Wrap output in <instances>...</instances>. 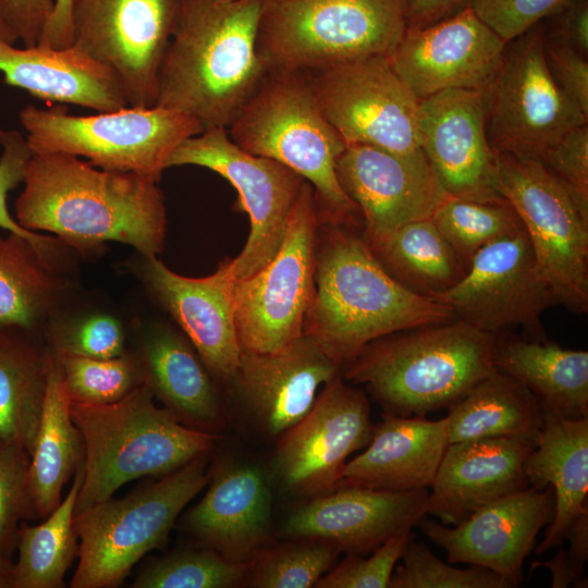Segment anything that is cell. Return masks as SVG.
<instances>
[{
  "mask_svg": "<svg viewBox=\"0 0 588 588\" xmlns=\"http://www.w3.org/2000/svg\"><path fill=\"white\" fill-rule=\"evenodd\" d=\"M23 183L15 220L26 230L52 233L81 252L99 250L107 242L130 245L142 256L162 252L166 207L155 181L47 152L32 155Z\"/></svg>",
  "mask_w": 588,
  "mask_h": 588,
  "instance_id": "6da1fadb",
  "label": "cell"
},
{
  "mask_svg": "<svg viewBox=\"0 0 588 588\" xmlns=\"http://www.w3.org/2000/svg\"><path fill=\"white\" fill-rule=\"evenodd\" d=\"M262 0H181L156 106L228 127L268 71L257 49Z\"/></svg>",
  "mask_w": 588,
  "mask_h": 588,
  "instance_id": "7a4b0ae2",
  "label": "cell"
},
{
  "mask_svg": "<svg viewBox=\"0 0 588 588\" xmlns=\"http://www.w3.org/2000/svg\"><path fill=\"white\" fill-rule=\"evenodd\" d=\"M331 225L316 255L315 293L304 334L340 367L375 340L456 318L448 305L392 278L365 238L342 224Z\"/></svg>",
  "mask_w": 588,
  "mask_h": 588,
  "instance_id": "3957f363",
  "label": "cell"
},
{
  "mask_svg": "<svg viewBox=\"0 0 588 588\" xmlns=\"http://www.w3.org/2000/svg\"><path fill=\"white\" fill-rule=\"evenodd\" d=\"M494 338L458 318L395 332L366 345L344 378L364 384L384 414L425 417L498 371Z\"/></svg>",
  "mask_w": 588,
  "mask_h": 588,
  "instance_id": "277c9868",
  "label": "cell"
},
{
  "mask_svg": "<svg viewBox=\"0 0 588 588\" xmlns=\"http://www.w3.org/2000/svg\"><path fill=\"white\" fill-rule=\"evenodd\" d=\"M154 399L144 382L114 403L71 402L84 446L75 514L126 482L166 476L212 450L215 434L184 425Z\"/></svg>",
  "mask_w": 588,
  "mask_h": 588,
  "instance_id": "5b68a950",
  "label": "cell"
},
{
  "mask_svg": "<svg viewBox=\"0 0 588 588\" xmlns=\"http://www.w3.org/2000/svg\"><path fill=\"white\" fill-rule=\"evenodd\" d=\"M226 131L242 149L307 181L328 222L348 224L360 215L336 176L346 144L323 115L307 73L268 72Z\"/></svg>",
  "mask_w": 588,
  "mask_h": 588,
  "instance_id": "8992f818",
  "label": "cell"
},
{
  "mask_svg": "<svg viewBox=\"0 0 588 588\" xmlns=\"http://www.w3.org/2000/svg\"><path fill=\"white\" fill-rule=\"evenodd\" d=\"M408 22V0H262L257 49L268 72L309 73L389 57Z\"/></svg>",
  "mask_w": 588,
  "mask_h": 588,
  "instance_id": "52a82bcc",
  "label": "cell"
},
{
  "mask_svg": "<svg viewBox=\"0 0 588 588\" xmlns=\"http://www.w3.org/2000/svg\"><path fill=\"white\" fill-rule=\"evenodd\" d=\"M206 455L75 514L78 563L72 588H115L133 566L163 546L184 507L208 483Z\"/></svg>",
  "mask_w": 588,
  "mask_h": 588,
  "instance_id": "ba28073f",
  "label": "cell"
},
{
  "mask_svg": "<svg viewBox=\"0 0 588 588\" xmlns=\"http://www.w3.org/2000/svg\"><path fill=\"white\" fill-rule=\"evenodd\" d=\"M20 122L33 154L84 157L97 168L137 173L157 183L172 151L204 131L193 117L159 106L90 115L70 114L62 106H27Z\"/></svg>",
  "mask_w": 588,
  "mask_h": 588,
  "instance_id": "9c48e42d",
  "label": "cell"
},
{
  "mask_svg": "<svg viewBox=\"0 0 588 588\" xmlns=\"http://www.w3.org/2000/svg\"><path fill=\"white\" fill-rule=\"evenodd\" d=\"M319 219L314 188L304 181L275 255L254 274L235 281V326L243 352H275L304 333L315 293Z\"/></svg>",
  "mask_w": 588,
  "mask_h": 588,
  "instance_id": "30bf717a",
  "label": "cell"
},
{
  "mask_svg": "<svg viewBox=\"0 0 588 588\" xmlns=\"http://www.w3.org/2000/svg\"><path fill=\"white\" fill-rule=\"evenodd\" d=\"M497 173L499 193L518 215L555 304L586 314L588 218L539 161L497 154Z\"/></svg>",
  "mask_w": 588,
  "mask_h": 588,
  "instance_id": "8fae6325",
  "label": "cell"
},
{
  "mask_svg": "<svg viewBox=\"0 0 588 588\" xmlns=\"http://www.w3.org/2000/svg\"><path fill=\"white\" fill-rule=\"evenodd\" d=\"M483 96L487 137L497 154L540 161L562 136L588 121L548 70L543 21L506 44Z\"/></svg>",
  "mask_w": 588,
  "mask_h": 588,
  "instance_id": "7c38bea8",
  "label": "cell"
},
{
  "mask_svg": "<svg viewBox=\"0 0 588 588\" xmlns=\"http://www.w3.org/2000/svg\"><path fill=\"white\" fill-rule=\"evenodd\" d=\"M166 166L207 168L237 191L236 206L248 215L250 231L244 248L233 258L236 280L254 274L272 259L305 181L302 176L274 160L242 149L225 127H208L188 137L172 151Z\"/></svg>",
  "mask_w": 588,
  "mask_h": 588,
  "instance_id": "4fadbf2b",
  "label": "cell"
},
{
  "mask_svg": "<svg viewBox=\"0 0 588 588\" xmlns=\"http://www.w3.org/2000/svg\"><path fill=\"white\" fill-rule=\"evenodd\" d=\"M181 0H72V45L109 66L130 107L156 106Z\"/></svg>",
  "mask_w": 588,
  "mask_h": 588,
  "instance_id": "5bb4252c",
  "label": "cell"
},
{
  "mask_svg": "<svg viewBox=\"0 0 588 588\" xmlns=\"http://www.w3.org/2000/svg\"><path fill=\"white\" fill-rule=\"evenodd\" d=\"M307 75L323 115L346 145L397 155L421 150L418 100L388 56L345 61Z\"/></svg>",
  "mask_w": 588,
  "mask_h": 588,
  "instance_id": "9a60e30c",
  "label": "cell"
},
{
  "mask_svg": "<svg viewBox=\"0 0 588 588\" xmlns=\"http://www.w3.org/2000/svg\"><path fill=\"white\" fill-rule=\"evenodd\" d=\"M456 318L493 335L523 327L544 341L543 311L555 304L524 228L480 248L463 279L434 298Z\"/></svg>",
  "mask_w": 588,
  "mask_h": 588,
  "instance_id": "2e32d148",
  "label": "cell"
},
{
  "mask_svg": "<svg viewBox=\"0 0 588 588\" xmlns=\"http://www.w3.org/2000/svg\"><path fill=\"white\" fill-rule=\"evenodd\" d=\"M372 428L366 395L338 375L311 409L283 432L275 458L281 482L304 494L335 489L348 456L369 443Z\"/></svg>",
  "mask_w": 588,
  "mask_h": 588,
  "instance_id": "e0dca14e",
  "label": "cell"
},
{
  "mask_svg": "<svg viewBox=\"0 0 588 588\" xmlns=\"http://www.w3.org/2000/svg\"><path fill=\"white\" fill-rule=\"evenodd\" d=\"M335 171L364 219V238L371 249L404 224L431 218L451 197L422 150L397 155L368 145H346Z\"/></svg>",
  "mask_w": 588,
  "mask_h": 588,
  "instance_id": "ac0fdd59",
  "label": "cell"
},
{
  "mask_svg": "<svg viewBox=\"0 0 588 588\" xmlns=\"http://www.w3.org/2000/svg\"><path fill=\"white\" fill-rule=\"evenodd\" d=\"M506 44L468 5L426 27H408L389 59L419 101L445 89L483 91Z\"/></svg>",
  "mask_w": 588,
  "mask_h": 588,
  "instance_id": "d6986e66",
  "label": "cell"
},
{
  "mask_svg": "<svg viewBox=\"0 0 588 588\" xmlns=\"http://www.w3.org/2000/svg\"><path fill=\"white\" fill-rule=\"evenodd\" d=\"M420 148L454 198L505 201L498 189L497 154L486 131L481 90L445 89L418 101Z\"/></svg>",
  "mask_w": 588,
  "mask_h": 588,
  "instance_id": "ffe728a7",
  "label": "cell"
},
{
  "mask_svg": "<svg viewBox=\"0 0 588 588\" xmlns=\"http://www.w3.org/2000/svg\"><path fill=\"white\" fill-rule=\"evenodd\" d=\"M554 512L553 488L529 486L486 504L452 528L426 517L418 526L445 550L449 563L488 568L513 588L523 581L524 561Z\"/></svg>",
  "mask_w": 588,
  "mask_h": 588,
  "instance_id": "44dd1931",
  "label": "cell"
},
{
  "mask_svg": "<svg viewBox=\"0 0 588 588\" xmlns=\"http://www.w3.org/2000/svg\"><path fill=\"white\" fill-rule=\"evenodd\" d=\"M429 489L393 492L339 486L297 507L284 535L318 539L347 554H367L427 516Z\"/></svg>",
  "mask_w": 588,
  "mask_h": 588,
  "instance_id": "7402d4cb",
  "label": "cell"
},
{
  "mask_svg": "<svg viewBox=\"0 0 588 588\" xmlns=\"http://www.w3.org/2000/svg\"><path fill=\"white\" fill-rule=\"evenodd\" d=\"M140 274L183 330L207 369L221 379L235 376L242 348L234 315L233 259L203 278L181 275L157 256H142Z\"/></svg>",
  "mask_w": 588,
  "mask_h": 588,
  "instance_id": "603a6c76",
  "label": "cell"
},
{
  "mask_svg": "<svg viewBox=\"0 0 588 588\" xmlns=\"http://www.w3.org/2000/svg\"><path fill=\"white\" fill-rule=\"evenodd\" d=\"M535 444L497 437L449 443L427 499V514L457 525L486 504L529 487Z\"/></svg>",
  "mask_w": 588,
  "mask_h": 588,
  "instance_id": "cb8c5ba5",
  "label": "cell"
},
{
  "mask_svg": "<svg viewBox=\"0 0 588 588\" xmlns=\"http://www.w3.org/2000/svg\"><path fill=\"white\" fill-rule=\"evenodd\" d=\"M340 368L303 333L275 352L242 351L234 378L266 430L280 434L311 409L319 388L340 375Z\"/></svg>",
  "mask_w": 588,
  "mask_h": 588,
  "instance_id": "d4e9b609",
  "label": "cell"
},
{
  "mask_svg": "<svg viewBox=\"0 0 588 588\" xmlns=\"http://www.w3.org/2000/svg\"><path fill=\"white\" fill-rule=\"evenodd\" d=\"M271 491L253 464L218 469L203 499L182 517V528L225 559L248 562L269 535Z\"/></svg>",
  "mask_w": 588,
  "mask_h": 588,
  "instance_id": "484cf974",
  "label": "cell"
},
{
  "mask_svg": "<svg viewBox=\"0 0 588 588\" xmlns=\"http://www.w3.org/2000/svg\"><path fill=\"white\" fill-rule=\"evenodd\" d=\"M448 445L445 417L384 414L364 452L346 462L339 486L393 492L430 489Z\"/></svg>",
  "mask_w": 588,
  "mask_h": 588,
  "instance_id": "4316f807",
  "label": "cell"
},
{
  "mask_svg": "<svg viewBox=\"0 0 588 588\" xmlns=\"http://www.w3.org/2000/svg\"><path fill=\"white\" fill-rule=\"evenodd\" d=\"M0 72L8 85L45 101L77 105L97 112L128 107L118 75L74 45L16 48L0 42Z\"/></svg>",
  "mask_w": 588,
  "mask_h": 588,
  "instance_id": "83f0119b",
  "label": "cell"
},
{
  "mask_svg": "<svg viewBox=\"0 0 588 588\" xmlns=\"http://www.w3.org/2000/svg\"><path fill=\"white\" fill-rule=\"evenodd\" d=\"M539 439L526 462L529 486H551L555 512L537 555L559 548L577 516L588 511V417L568 419L543 413Z\"/></svg>",
  "mask_w": 588,
  "mask_h": 588,
  "instance_id": "f1b7e54d",
  "label": "cell"
},
{
  "mask_svg": "<svg viewBox=\"0 0 588 588\" xmlns=\"http://www.w3.org/2000/svg\"><path fill=\"white\" fill-rule=\"evenodd\" d=\"M498 371L523 384L543 413L568 419L588 417V352L548 340H524L511 332L494 335Z\"/></svg>",
  "mask_w": 588,
  "mask_h": 588,
  "instance_id": "f546056e",
  "label": "cell"
},
{
  "mask_svg": "<svg viewBox=\"0 0 588 588\" xmlns=\"http://www.w3.org/2000/svg\"><path fill=\"white\" fill-rule=\"evenodd\" d=\"M137 357L145 383L177 420L200 430L218 422L220 405L209 370L187 339L154 328L143 338Z\"/></svg>",
  "mask_w": 588,
  "mask_h": 588,
  "instance_id": "4dcf8cb0",
  "label": "cell"
},
{
  "mask_svg": "<svg viewBox=\"0 0 588 588\" xmlns=\"http://www.w3.org/2000/svg\"><path fill=\"white\" fill-rule=\"evenodd\" d=\"M47 384L29 461L32 517L46 518L61 502L62 489L84 458L82 436L71 414L58 357L47 353Z\"/></svg>",
  "mask_w": 588,
  "mask_h": 588,
  "instance_id": "1f68e13d",
  "label": "cell"
},
{
  "mask_svg": "<svg viewBox=\"0 0 588 588\" xmlns=\"http://www.w3.org/2000/svg\"><path fill=\"white\" fill-rule=\"evenodd\" d=\"M449 443L510 437L536 445L543 411L536 397L510 376L495 371L448 407Z\"/></svg>",
  "mask_w": 588,
  "mask_h": 588,
  "instance_id": "d6a6232c",
  "label": "cell"
},
{
  "mask_svg": "<svg viewBox=\"0 0 588 588\" xmlns=\"http://www.w3.org/2000/svg\"><path fill=\"white\" fill-rule=\"evenodd\" d=\"M47 352L17 328L0 327V444L32 453L47 384Z\"/></svg>",
  "mask_w": 588,
  "mask_h": 588,
  "instance_id": "836d02e7",
  "label": "cell"
},
{
  "mask_svg": "<svg viewBox=\"0 0 588 588\" xmlns=\"http://www.w3.org/2000/svg\"><path fill=\"white\" fill-rule=\"evenodd\" d=\"M372 252L400 284L433 299L456 285L468 268L431 218L404 224Z\"/></svg>",
  "mask_w": 588,
  "mask_h": 588,
  "instance_id": "e575fe53",
  "label": "cell"
},
{
  "mask_svg": "<svg viewBox=\"0 0 588 588\" xmlns=\"http://www.w3.org/2000/svg\"><path fill=\"white\" fill-rule=\"evenodd\" d=\"M54 252L9 232L0 236V327L32 333L56 303Z\"/></svg>",
  "mask_w": 588,
  "mask_h": 588,
  "instance_id": "d590c367",
  "label": "cell"
},
{
  "mask_svg": "<svg viewBox=\"0 0 588 588\" xmlns=\"http://www.w3.org/2000/svg\"><path fill=\"white\" fill-rule=\"evenodd\" d=\"M82 478L81 465L66 495L42 523L28 525L21 522L15 548L17 560L13 563L11 588L64 586V575L78 555L74 518Z\"/></svg>",
  "mask_w": 588,
  "mask_h": 588,
  "instance_id": "8d00e7d4",
  "label": "cell"
},
{
  "mask_svg": "<svg viewBox=\"0 0 588 588\" xmlns=\"http://www.w3.org/2000/svg\"><path fill=\"white\" fill-rule=\"evenodd\" d=\"M431 220L467 266L480 248L524 228L507 200L480 203L449 197Z\"/></svg>",
  "mask_w": 588,
  "mask_h": 588,
  "instance_id": "74e56055",
  "label": "cell"
},
{
  "mask_svg": "<svg viewBox=\"0 0 588 588\" xmlns=\"http://www.w3.org/2000/svg\"><path fill=\"white\" fill-rule=\"evenodd\" d=\"M248 571V562L231 561L205 547L176 551L150 561L131 587L231 588L242 584Z\"/></svg>",
  "mask_w": 588,
  "mask_h": 588,
  "instance_id": "f35d334b",
  "label": "cell"
},
{
  "mask_svg": "<svg viewBox=\"0 0 588 588\" xmlns=\"http://www.w3.org/2000/svg\"><path fill=\"white\" fill-rule=\"evenodd\" d=\"M56 356L69 396L74 403H114L145 382L138 357L126 352L112 358Z\"/></svg>",
  "mask_w": 588,
  "mask_h": 588,
  "instance_id": "ab89813d",
  "label": "cell"
},
{
  "mask_svg": "<svg viewBox=\"0 0 588 588\" xmlns=\"http://www.w3.org/2000/svg\"><path fill=\"white\" fill-rule=\"evenodd\" d=\"M340 550L318 539H298L273 548L249 565V584L258 588L315 587L335 563Z\"/></svg>",
  "mask_w": 588,
  "mask_h": 588,
  "instance_id": "60d3db41",
  "label": "cell"
},
{
  "mask_svg": "<svg viewBox=\"0 0 588 588\" xmlns=\"http://www.w3.org/2000/svg\"><path fill=\"white\" fill-rule=\"evenodd\" d=\"M393 569L390 588H511L497 573L477 565L452 566L411 538Z\"/></svg>",
  "mask_w": 588,
  "mask_h": 588,
  "instance_id": "b9f144b4",
  "label": "cell"
},
{
  "mask_svg": "<svg viewBox=\"0 0 588 588\" xmlns=\"http://www.w3.org/2000/svg\"><path fill=\"white\" fill-rule=\"evenodd\" d=\"M29 461L24 449L0 444V548L9 558L22 519L32 517Z\"/></svg>",
  "mask_w": 588,
  "mask_h": 588,
  "instance_id": "7bdbcfd3",
  "label": "cell"
},
{
  "mask_svg": "<svg viewBox=\"0 0 588 588\" xmlns=\"http://www.w3.org/2000/svg\"><path fill=\"white\" fill-rule=\"evenodd\" d=\"M56 355L112 358L125 353L121 322L107 314H94L56 328L50 338Z\"/></svg>",
  "mask_w": 588,
  "mask_h": 588,
  "instance_id": "ee69618b",
  "label": "cell"
},
{
  "mask_svg": "<svg viewBox=\"0 0 588 588\" xmlns=\"http://www.w3.org/2000/svg\"><path fill=\"white\" fill-rule=\"evenodd\" d=\"M412 530L397 534L372 551L371 556L347 554L317 581V588H387L393 569L411 538Z\"/></svg>",
  "mask_w": 588,
  "mask_h": 588,
  "instance_id": "f6af8a7d",
  "label": "cell"
},
{
  "mask_svg": "<svg viewBox=\"0 0 588 588\" xmlns=\"http://www.w3.org/2000/svg\"><path fill=\"white\" fill-rule=\"evenodd\" d=\"M539 162L565 187L579 211L588 218V123L562 136Z\"/></svg>",
  "mask_w": 588,
  "mask_h": 588,
  "instance_id": "bcb514c9",
  "label": "cell"
},
{
  "mask_svg": "<svg viewBox=\"0 0 588 588\" xmlns=\"http://www.w3.org/2000/svg\"><path fill=\"white\" fill-rule=\"evenodd\" d=\"M568 0H473L476 14L509 42L556 14Z\"/></svg>",
  "mask_w": 588,
  "mask_h": 588,
  "instance_id": "7dc6e473",
  "label": "cell"
},
{
  "mask_svg": "<svg viewBox=\"0 0 588 588\" xmlns=\"http://www.w3.org/2000/svg\"><path fill=\"white\" fill-rule=\"evenodd\" d=\"M0 145L2 147L0 157V228L24 236L49 250H57L60 245L58 238L24 229L8 209V194L20 183H23L26 163L33 155L26 137H23L17 131L0 128Z\"/></svg>",
  "mask_w": 588,
  "mask_h": 588,
  "instance_id": "c3c4849f",
  "label": "cell"
},
{
  "mask_svg": "<svg viewBox=\"0 0 588 588\" xmlns=\"http://www.w3.org/2000/svg\"><path fill=\"white\" fill-rule=\"evenodd\" d=\"M543 54L555 84L588 117V57L551 38L544 23Z\"/></svg>",
  "mask_w": 588,
  "mask_h": 588,
  "instance_id": "681fc988",
  "label": "cell"
},
{
  "mask_svg": "<svg viewBox=\"0 0 588 588\" xmlns=\"http://www.w3.org/2000/svg\"><path fill=\"white\" fill-rule=\"evenodd\" d=\"M567 550L560 549L547 561H534L531 569L549 568L552 574V588L578 587L583 580L584 566L588 559V511L581 513L569 526L565 540Z\"/></svg>",
  "mask_w": 588,
  "mask_h": 588,
  "instance_id": "f907efd6",
  "label": "cell"
},
{
  "mask_svg": "<svg viewBox=\"0 0 588 588\" xmlns=\"http://www.w3.org/2000/svg\"><path fill=\"white\" fill-rule=\"evenodd\" d=\"M56 0H0V22L24 47L38 44Z\"/></svg>",
  "mask_w": 588,
  "mask_h": 588,
  "instance_id": "816d5d0a",
  "label": "cell"
},
{
  "mask_svg": "<svg viewBox=\"0 0 588 588\" xmlns=\"http://www.w3.org/2000/svg\"><path fill=\"white\" fill-rule=\"evenodd\" d=\"M547 20H551L550 25L543 21L546 33L551 38L588 57V0H568Z\"/></svg>",
  "mask_w": 588,
  "mask_h": 588,
  "instance_id": "f5cc1de1",
  "label": "cell"
},
{
  "mask_svg": "<svg viewBox=\"0 0 588 588\" xmlns=\"http://www.w3.org/2000/svg\"><path fill=\"white\" fill-rule=\"evenodd\" d=\"M473 0H408L409 28H422L468 7Z\"/></svg>",
  "mask_w": 588,
  "mask_h": 588,
  "instance_id": "db71d44e",
  "label": "cell"
},
{
  "mask_svg": "<svg viewBox=\"0 0 588 588\" xmlns=\"http://www.w3.org/2000/svg\"><path fill=\"white\" fill-rule=\"evenodd\" d=\"M71 1L56 0L53 11L38 40L39 46L65 48L72 45Z\"/></svg>",
  "mask_w": 588,
  "mask_h": 588,
  "instance_id": "11a10c76",
  "label": "cell"
},
{
  "mask_svg": "<svg viewBox=\"0 0 588 588\" xmlns=\"http://www.w3.org/2000/svg\"><path fill=\"white\" fill-rule=\"evenodd\" d=\"M13 563L0 548V588H11Z\"/></svg>",
  "mask_w": 588,
  "mask_h": 588,
  "instance_id": "9f6ffc18",
  "label": "cell"
},
{
  "mask_svg": "<svg viewBox=\"0 0 588 588\" xmlns=\"http://www.w3.org/2000/svg\"><path fill=\"white\" fill-rule=\"evenodd\" d=\"M16 38L8 30V28L0 22V42L16 44Z\"/></svg>",
  "mask_w": 588,
  "mask_h": 588,
  "instance_id": "6f0895ef",
  "label": "cell"
}]
</instances>
